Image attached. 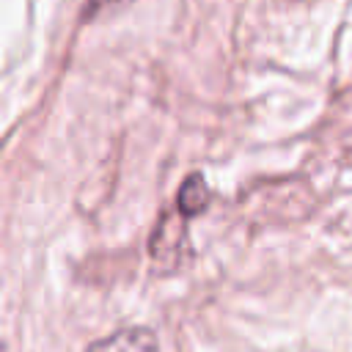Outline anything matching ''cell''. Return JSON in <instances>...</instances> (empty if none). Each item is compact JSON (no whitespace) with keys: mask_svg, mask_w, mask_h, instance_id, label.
I'll list each match as a JSON object with an SVG mask.
<instances>
[{"mask_svg":"<svg viewBox=\"0 0 352 352\" xmlns=\"http://www.w3.org/2000/svg\"><path fill=\"white\" fill-rule=\"evenodd\" d=\"M85 352H160V341L148 327H121L94 341Z\"/></svg>","mask_w":352,"mask_h":352,"instance_id":"cell-2","label":"cell"},{"mask_svg":"<svg viewBox=\"0 0 352 352\" xmlns=\"http://www.w3.org/2000/svg\"><path fill=\"white\" fill-rule=\"evenodd\" d=\"M182 253H187V234H184L182 217L176 223L173 217H165L151 236V258L162 267H179Z\"/></svg>","mask_w":352,"mask_h":352,"instance_id":"cell-1","label":"cell"},{"mask_svg":"<svg viewBox=\"0 0 352 352\" xmlns=\"http://www.w3.org/2000/svg\"><path fill=\"white\" fill-rule=\"evenodd\" d=\"M212 192H209V184L201 173H192L184 179V184L179 187V198H176V206H179V214L182 217H190V214H198L206 209Z\"/></svg>","mask_w":352,"mask_h":352,"instance_id":"cell-3","label":"cell"},{"mask_svg":"<svg viewBox=\"0 0 352 352\" xmlns=\"http://www.w3.org/2000/svg\"><path fill=\"white\" fill-rule=\"evenodd\" d=\"M126 3H132V0H91V8L96 11V8H118V6H126Z\"/></svg>","mask_w":352,"mask_h":352,"instance_id":"cell-4","label":"cell"}]
</instances>
